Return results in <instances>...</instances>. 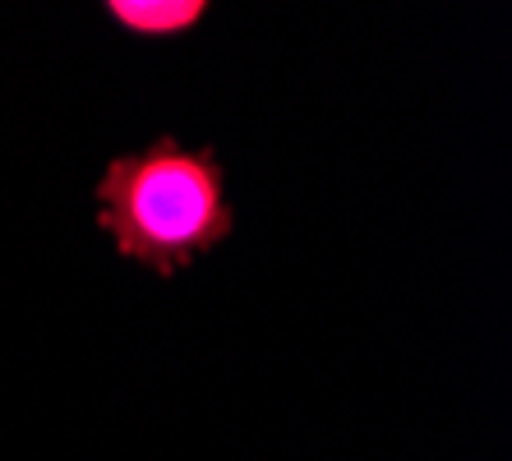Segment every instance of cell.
<instances>
[{"mask_svg":"<svg viewBox=\"0 0 512 461\" xmlns=\"http://www.w3.org/2000/svg\"><path fill=\"white\" fill-rule=\"evenodd\" d=\"M102 14L134 42H176L208 19V0H107Z\"/></svg>","mask_w":512,"mask_h":461,"instance_id":"cell-2","label":"cell"},{"mask_svg":"<svg viewBox=\"0 0 512 461\" xmlns=\"http://www.w3.org/2000/svg\"><path fill=\"white\" fill-rule=\"evenodd\" d=\"M93 222L120 263L176 282L236 236L227 162L213 143L153 134L143 148L107 157L93 180Z\"/></svg>","mask_w":512,"mask_h":461,"instance_id":"cell-1","label":"cell"}]
</instances>
